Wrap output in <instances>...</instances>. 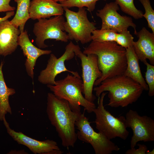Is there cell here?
Instances as JSON below:
<instances>
[{"mask_svg":"<svg viewBox=\"0 0 154 154\" xmlns=\"http://www.w3.org/2000/svg\"><path fill=\"white\" fill-rule=\"evenodd\" d=\"M138 146V149H136L135 147L131 148L127 150L125 152V154H145L147 150V146L144 144L138 143L137 144Z\"/></svg>","mask_w":154,"mask_h":154,"instance_id":"obj_27","label":"cell"},{"mask_svg":"<svg viewBox=\"0 0 154 154\" xmlns=\"http://www.w3.org/2000/svg\"><path fill=\"white\" fill-rule=\"evenodd\" d=\"M64 11L62 5L53 0H32L29 9L30 19L33 20L62 15Z\"/></svg>","mask_w":154,"mask_h":154,"instance_id":"obj_17","label":"cell"},{"mask_svg":"<svg viewBox=\"0 0 154 154\" xmlns=\"http://www.w3.org/2000/svg\"><path fill=\"white\" fill-rule=\"evenodd\" d=\"M144 90L139 83L123 74L106 79L93 88L98 97L102 92L108 91L107 105L115 108L126 107L135 102Z\"/></svg>","mask_w":154,"mask_h":154,"instance_id":"obj_3","label":"cell"},{"mask_svg":"<svg viewBox=\"0 0 154 154\" xmlns=\"http://www.w3.org/2000/svg\"><path fill=\"white\" fill-rule=\"evenodd\" d=\"M107 93L104 92L99 97L98 107L93 112L95 114L96 128L108 139L119 137L125 140L128 137L125 117H115L105 108L104 105V97Z\"/></svg>","mask_w":154,"mask_h":154,"instance_id":"obj_5","label":"cell"},{"mask_svg":"<svg viewBox=\"0 0 154 154\" xmlns=\"http://www.w3.org/2000/svg\"><path fill=\"white\" fill-rule=\"evenodd\" d=\"M99 0H70L60 2L63 8H69L73 7L78 8L86 7L90 12L95 9L96 2ZM106 1V0H104Z\"/></svg>","mask_w":154,"mask_h":154,"instance_id":"obj_23","label":"cell"},{"mask_svg":"<svg viewBox=\"0 0 154 154\" xmlns=\"http://www.w3.org/2000/svg\"><path fill=\"white\" fill-rule=\"evenodd\" d=\"M144 7L145 12L143 16L147 20L148 27L154 33V11L149 0H139Z\"/></svg>","mask_w":154,"mask_h":154,"instance_id":"obj_24","label":"cell"},{"mask_svg":"<svg viewBox=\"0 0 154 154\" xmlns=\"http://www.w3.org/2000/svg\"><path fill=\"white\" fill-rule=\"evenodd\" d=\"M135 35L138 39L133 47L139 60L145 64L148 59L154 65V33L144 27Z\"/></svg>","mask_w":154,"mask_h":154,"instance_id":"obj_15","label":"cell"},{"mask_svg":"<svg viewBox=\"0 0 154 154\" xmlns=\"http://www.w3.org/2000/svg\"><path fill=\"white\" fill-rule=\"evenodd\" d=\"M34 25L33 32L36 37L35 42L40 48L48 46L44 43L48 39L67 42L69 40L68 34L64 32L65 20L62 15L55 16L48 19L40 18Z\"/></svg>","mask_w":154,"mask_h":154,"instance_id":"obj_8","label":"cell"},{"mask_svg":"<svg viewBox=\"0 0 154 154\" xmlns=\"http://www.w3.org/2000/svg\"><path fill=\"white\" fill-rule=\"evenodd\" d=\"M118 33L111 29H96L92 32V40L99 42L116 41Z\"/></svg>","mask_w":154,"mask_h":154,"instance_id":"obj_22","label":"cell"},{"mask_svg":"<svg viewBox=\"0 0 154 154\" xmlns=\"http://www.w3.org/2000/svg\"><path fill=\"white\" fill-rule=\"evenodd\" d=\"M125 117L127 128H131L133 132L131 148L135 147L140 141H154V120L152 118L146 115L141 116L132 110H129Z\"/></svg>","mask_w":154,"mask_h":154,"instance_id":"obj_10","label":"cell"},{"mask_svg":"<svg viewBox=\"0 0 154 154\" xmlns=\"http://www.w3.org/2000/svg\"><path fill=\"white\" fill-rule=\"evenodd\" d=\"M154 154V149H153L152 151H149V150H147L145 154Z\"/></svg>","mask_w":154,"mask_h":154,"instance_id":"obj_30","label":"cell"},{"mask_svg":"<svg viewBox=\"0 0 154 154\" xmlns=\"http://www.w3.org/2000/svg\"><path fill=\"white\" fill-rule=\"evenodd\" d=\"M21 31L8 19L0 22V56H4L14 52L18 45Z\"/></svg>","mask_w":154,"mask_h":154,"instance_id":"obj_16","label":"cell"},{"mask_svg":"<svg viewBox=\"0 0 154 154\" xmlns=\"http://www.w3.org/2000/svg\"><path fill=\"white\" fill-rule=\"evenodd\" d=\"M80 48L78 45H75L72 41L66 46L64 54L57 58L53 54H50L46 68L42 70L38 77V80L44 84L54 85L55 83V78L60 73L68 72L73 75L81 78L77 72L70 71L66 67L65 61L72 59L75 56L76 50Z\"/></svg>","mask_w":154,"mask_h":154,"instance_id":"obj_9","label":"cell"},{"mask_svg":"<svg viewBox=\"0 0 154 154\" xmlns=\"http://www.w3.org/2000/svg\"><path fill=\"white\" fill-rule=\"evenodd\" d=\"M57 98L68 102L74 111L80 112V106L88 113H91L96 107L94 102L85 98L82 95L83 88L81 78L68 74L64 79L55 81L54 85H47Z\"/></svg>","mask_w":154,"mask_h":154,"instance_id":"obj_4","label":"cell"},{"mask_svg":"<svg viewBox=\"0 0 154 154\" xmlns=\"http://www.w3.org/2000/svg\"><path fill=\"white\" fill-rule=\"evenodd\" d=\"M92 41L82 52L97 56L98 67L102 75L95 81L94 85H99L107 78L123 74L127 67L126 48L115 42Z\"/></svg>","mask_w":154,"mask_h":154,"instance_id":"obj_1","label":"cell"},{"mask_svg":"<svg viewBox=\"0 0 154 154\" xmlns=\"http://www.w3.org/2000/svg\"><path fill=\"white\" fill-rule=\"evenodd\" d=\"M134 0H115L121 10L134 19H138L143 17V12L138 9L134 4Z\"/></svg>","mask_w":154,"mask_h":154,"instance_id":"obj_21","label":"cell"},{"mask_svg":"<svg viewBox=\"0 0 154 154\" xmlns=\"http://www.w3.org/2000/svg\"><path fill=\"white\" fill-rule=\"evenodd\" d=\"M14 0L17 3V9L14 17L10 22L19 28L22 33L24 31L26 22L30 19L29 9L31 1L30 0Z\"/></svg>","mask_w":154,"mask_h":154,"instance_id":"obj_20","label":"cell"},{"mask_svg":"<svg viewBox=\"0 0 154 154\" xmlns=\"http://www.w3.org/2000/svg\"><path fill=\"white\" fill-rule=\"evenodd\" d=\"M3 121L7 133L13 139L19 144L27 147L34 154H62L64 153L60 150L55 141L49 139L43 141L37 140L11 128L5 116Z\"/></svg>","mask_w":154,"mask_h":154,"instance_id":"obj_13","label":"cell"},{"mask_svg":"<svg viewBox=\"0 0 154 154\" xmlns=\"http://www.w3.org/2000/svg\"><path fill=\"white\" fill-rule=\"evenodd\" d=\"M14 11H11L6 12V15L5 16L3 17L0 18V22L8 19L12 16L14 15Z\"/></svg>","mask_w":154,"mask_h":154,"instance_id":"obj_29","label":"cell"},{"mask_svg":"<svg viewBox=\"0 0 154 154\" xmlns=\"http://www.w3.org/2000/svg\"><path fill=\"white\" fill-rule=\"evenodd\" d=\"M144 64L146 66L145 80L148 87V95L152 97L154 95V65L147 61Z\"/></svg>","mask_w":154,"mask_h":154,"instance_id":"obj_25","label":"cell"},{"mask_svg":"<svg viewBox=\"0 0 154 154\" xmlns=\"http://www.w3.org/2000/svg\"><path fill=\"white\" fill-rule=\"evenodd\" d=\"M119 9L118 4L114 2L106 3L102 9L97 10L96 15L102 20L101 29H113L120 33L131 27L134 29L135 34L136 26L132 18L121 15L117 12Z\"/></svg>","mask_w":154,"mask_h":154,"instance_id":"obj_12","label":"cell"},{"mask_svg":"<svg viewBox=\"0 0 154 154\" xmlns=\"http://www.w3.org/2000/svg\"><path fill=\"white\" fill-rule=\"evenodd\" d=\"M46 112L51 124L55 128L63 146L73 147L77 139L75 123L81 112L73 110L68 102L52 93L47 96Z\"/></svg>","mask_w":154,"mask_h":154,"instance_id":"obj_2","label":"cell"},{"mask_svg":"<svg viewBox=\"0 0 154 154\" xmlns=\"http://www.w3.org/2000/svg\"><path fill=\"white\" fill-rule=\"evenodd\" d=\"M11 0H0V12L14 11L15 7L10 5Z\"/></svg>","mask_w":154,"mask_h":154,"instance_id":"obj_28","label":"cell"},{"mask_svg":"<svg viewBox=\"0 0 154 154\" xmlns=\"http://www.w3.org/2000/svg\"><path fill=\"white\" fill-rule=\"evenodd\" d=\"M127 67L123 75L139 83L144 90L148 91V87L141 72L139 59L133 46L126 48Z\"/></svg>","mask_w":154,"mask_h":154,"instance_id":"obj_18","label":"cell"},{"mask_svg":"<svg viewBox=\"0 0 154 154\" xmlns=\"http://www.w3.org/2000/svg\"><path fill=\"white\" fill-rule=\"evenodd\" d=\"M54 1L57 2H63V1H69L70 0H53Z\"/></svg>","mask_w":154,"mask_h":154,"instance_id":"obj_31","label":"cell"},{"mask_svg":"<svg viewBox=\"0 0 154 154\" xmlns=\"http://www.w3.org/2000/svg\"><path fill=\"white\" fill-rule=\"evenodd\" d=\"M89 119L84 113L81 114L75 123L78 130L77 138L90 144L96 154H111L114 151H118L120 148L102 133L95 132L90 125Z\"/></svg>","mask_w":154,"mask_h":154,"instance_id":"obj_7","label":"cell"},{"mask_svg":"<svg viewBox=\"0 0 154 154\" xmlns=\"http://www.w3.org/2000/svg\"><path fill=\"white\" fill-rule=\"evenodd\" d=\"M74 53L81 61L84 97L88 101L94 102L96 98L93 94L94 84L102 75L98 67L97 56L93 54L86 55L81 51L80 48Z\"/></svg>","mask_w":154,"mask_h":154,"instance_id":"obj_11","label":"cell"},{"mask_svg":"<svg viewBox=\"0 0 154 154\" xmlns=\"http://www.w3.org/2000/svg\"><path fill=\"white\" fill-rule=\"evenodd\" d=\"M18 44L22 50L24 55L26 58L25 65L27 72L28 75L33 79L34 67L38 58L42 55L50 54L52 51L42 50L34 46L30 41L26 30L21 33L18 37Z\"/></svg>","mask_w":154,"mask_h":154,"instance_id":"obj_14","label":"cell"},{"mask_svg":"<svg viewBox=\"0 0 154 154\" xmlns=\"http://www.w3.org/2000/svg\"><path fill=\"white\" fill-rule=\"evenodd\" d=\"M134 37L128 30L118 33L115 42L119 45L126 48L133 46Z\"/></svg>","mask_w":154,"mask_h":154,"instance_id":"obj_26","label":"cell"},{"mask_svg":"<svg viewBox=\"0 0 154 154\" xmlns=\"http://www.w3.org/2000/svg\"><path fill=\"white\" fill-rule=\"evenodd\" d=\"M66 21L64 31L68 33L69 40L80 41L82 44L92 40V32L96 29V23L88 19L86 9L79 8L78 12L64 8Z\"/></svg>","mask_w":154,"mask_h":154,"instance_id":"obj_6","label":"cell"},{"mask_svg":"<svg viewBox=\"0 0 154 154\" xmlns=\"http://www.w3.org/2000/svg\"><path fill=\"white\" fill-rule=\"evenodd\" d=\"M3 62L0 65V121H3V117L8 113L12 114L9 102V97L15 93V90L9 88L4 80L2 72Z\"/></svg>","mask_w":154,"mask_h":154,"instance_id":"obj_19","label":"cell"}]
</instances>
